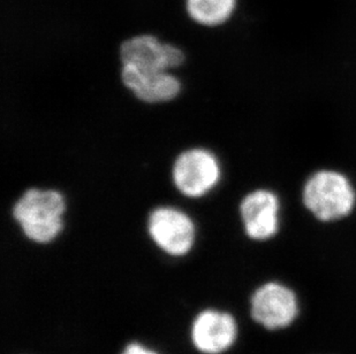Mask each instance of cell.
<instances>
[{
	"instance_id": "obj_1",
	"label": "cell",
	"mask_w": 356,
	"mask_h": 354,
	"mask_svg": "<svg viewBox=\"0 0 356 354\" xmlns=\"http://www.w3.org/2000/svg\"><path fill=\"white\" fill-rule=\"evenodd\" d=\"M67 201L56 187H24L10 208V215L28 241L50 244L65 229Z\"/></svg>"
},
{
	"instance_id": "obj_2",
	"label": "cell",
	"mask_w": 356,
	"mask_h": 354,
	"mask_svg": "<svg viewBox=\"0 0 356 354\" xmlns=\"http://www.w3.org/2000/svg\"><path fill=\"white\" fill-rule=\"evenodd\" d=\"M301 204L319 224H339L356 211V187L341 169L317 168L303 180Z\"/></svg>"
},
{
	"instance_id": "obj_3",
	"label": "cell",
	"mask_w": 356,
	"mask_h": 354,
	"mask_svg": "<svg viewBox=\"0 0 356 354\" xmlns=\"http://www.w3.org/2000/svg\"><path fill=\"white\" fill-rule=\"evenodd\" d=\"M222 161L208 147L193 146L180 151L172 160L170 180L182 197L201 199L218 187Z\"/></svg>"
},
{
	"instance_id": "obj_4",
	"label": "cell",
	"mask_w": 356,
	"mask_h": 354,
	"mask_svg": "<svg viewBox=\"0 0 356 354\" xmlns=\"http://www.w3.org/2000/svg\"><path fill=\"white\" fill-rule=\"evenodd\" d=\"M249 315L261 329L271 332L287 330L301 315L298 291L279 280L262 282L249 297Z\"/></svg>"
},
{
	"instance_id": "obj_5",
	"label": "cell",
	"mask_w": 356,
	"mask_h": 354,
	"mask_svg": "<svg viewBox=\"0 0 356 354\" xmlns=\"http://www.w3.org/2000/svg\"><path fill=\"white\" fill-rule=\"evenodd\" d=\"M120 66L127 65L143 73L172 71L185 67L184 47L152 33H140L121 40L118 45Z\"/></svg>"
},
{
	"instance_id": "obj_6",
	"label": "cell",
	"mask_w": 356,
	"mask_h": 354,
	"mask_svg": "<svg viewBox=\"0 0 356 354\" xmlns=\"http://www.w3.org/2000/svg\"><path fill=\"white\" fill-rule=\"evenodd\" d=\"M238 217L245 237L254 243H269L282 228V204L279 194L266 187H254L242 196Z\"/></svg>"
},
{
	"instance_id": "obj_7",
	"label": "cell",
	"mask_w": 356,
	"mask_h": 354,
	"mask_svg": "<svg viewBox=\"0 0 356 354\" xmlns=\"http://www.w3.org/2000/svg\"><path fill=\"white\" fill-rule=\"evenodd\" d=\"M147 231L152 243L170 257H185L195 244V222L172 205H159L149 212Z\"/></svg>"
},
{
	"instance_id": "obj_8",
	"label": "cell",
	"mask_w": 356,
	"mask_h": 354,
	"mask_svg": "<svg viewBox=\"0 0 356 354\" xmlns=\"http://www.w3.org/2000/svg\"><path fill=\"white\" fill-rule=\"evenodd\" d=\"M119 80L135 101L147 106L175 103L185 90L184 82L172 71L143 73L122 65L119 68Z\"/></svg>"
},
{
	"instance_id": "obj_9",
	"label": "cell",
	"mask_w": 356,
	"mask_h": 354,
	"mask_svg": "<svg viewBox=\"0 0 356 354\" xmlns=\"http://www.w3.org/2000/svg\"><path fill=\"white\" fill-rule=\"evenodd\" d=\"M191 337L201 353H225L238 341V321L229 312L205 310L193 322Z\"/></svg>"
},
{
	"instance_id": "obj_10",
	"label": "cell",
	"mask_w": 356,
	"mask_h": 354,
	"mask_svg": "<svg viewBox=\"0 0 356 354\" xmlns=\"http://www.w3.org/2000/svg\"><path fill=\"white\" fill-rule=\"evenodd\" d=\"M189 20L198 27L218 29L234 19L240 0H184Z\"/></svg>"
},
{
	"instance_id": "obj_11",
	"label": "cell",
	"mask_w": 356,
	"mask_h": 354,
	"mask_svg": "<svg viewBox=\"0 0 356 354\" xmlns=\"http://www.w3.org/2000/svg\"><path fill=\"white\" fill-rule=\"evenodd\" d=\"M121 354H159L156 353L154 350L145 348L143 345L140 343H131L124 348V351L121 352Z\"/></svg>"
}]
</instances>
